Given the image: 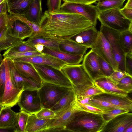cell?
Instances as JSON below:
<instances>
[{
  "label": "cell",
  "mask_w": 132,
  "mask_h": 132,
  "mask_svg": "<svg viewBox=\"0 0 132 132\" xmlns=\"http://www.w3.org/2000/svg\"><path fill=\"white\" fill-rule=\"evenodd\" d=\"M6 58L4 57L0 64V97L3 95L6 80L5 63Z\"/></svg>",
  "instance_id": "f35d334b"
},
{
  "label": "cell",
  "mask_w": 132,
  "mask_h": 132,
  "mask_svg": "<svg viewBox=\"0 0 132 132\" xmlns=\"http://www.w3.org/2000/svg\"><path fill=\"white\" fill-rule=\"evenodd\" d=\"M91 49L98 56L110 64L115 70H118V65L110 44L103 35L100 31L96 42Z\"/></svg>",
  "instance_id": "4fadbf2b"
},
{
  "label": "cell",
  "mask_w": 132,
  "mask_h": 132,
  "mask_svg": "<svg viewBox=\"0 0 132 132\" xmlns=\"http://www.w3.org/2000/svg\"><path fill=\"white\" fill-rule=\"evenodd\" d=\"M5 63L6 80L4 91L0 97V104L4 107H12L16 105L23 91L16 87L13 84L10 75L6 58Z\"/></svg>",
  "instance_id": "ba28073f"
},
{
  "label": "cell",
  "mask_w": 132,
  "mask_h": 132,
  "mask_svg": "<svg viewBox=\"0 0 132 132\" xmlns=\"http://www.w3.org/2000/svg\"><path fill=\"white\" fill-rule=\"evenodd\" d=\"M76 101L80 111L100 114H102L106 113L104 111L95 106L91 105L81 104Z\"/></svg>",
  "instance_id": "7bdbcfd3"
},
{
  "label": "cell",
  "mask_w": 132,
  "mask_h": 132,
  "mask_svg": "<svg viewBox=\"0 0 132 132\" xmlns=\"http://www.w3.org/2000/svg\"><path fill=\"white\" fill-rule=\"evenodd\" d=\"M90 102L91 105L104 111L106 113L114 109L122 108L106 101L93 97L90 100Z\"/></svg>",
  "instance_id": "8d00e7d4"
},
{
  "label": "cell",
  "mask_w": 132,
  "mask_h": 132,
  "mask_svg": "<svg viewBox=\"0 0 132 132\" xmlns=\"http://www.w3.org/2000/svg\"><path fill=\"white\" fill-rule=\"evenodd\" d=\"M120 11L123 15L127 19L132 20V8L123 7L120 9Z\"/></svg>",
  "instance_id": "f907efd6"
},
{
  "label": "cell",
  "mask_w": 132,
  "mask_h": 132,
  "mask_svg": "<svg viewBox=\"0 0 132 132\" xmlns=\"http://www.w3.org/2000/svg\"><path fill=\"white\" fill-rule=\"evenodd\" d=\"M64 3H74L85 4H92L100 0H63Z\"/></svg>",
  "instance_id": "681fc988"
},
{
  "label": "cell",
  "mask_w": 132,
  "mask_h": 132,
  "mask_svg": "<svg viewBox=\"0 0 132 132\" xmlns=\"http://www.w3.org/2000/svg\"><path fill=\"white\" fill-rule=\"evenodd\" d=\"M75 94L73 88L50 109L56 116L69 108L75 102Z\"/></svg>",
  "instance_id": "cb8c5ba5"
},
{
  "label": "cell",
  "mask_w": 132,
  "mask_h": 132,
  "mask_svg": "<svg viewBox=\"0 0 132 132\" xmlns=\"http://www.w3.org/2000/svg\"><path fill=\"white\" fill-rule=\"evenodd\" d=\"M92 97L93 96H90L81 99H77L76 98L75 100L76 102L81 104L91 105V104L90 102V101Z\"/></svg>",
  "instance_id": "f5cc1de1"
},
{
  "label": "cell",
  "mask_w": 132,
  "mask_h": 132,
  "mask_svg": "<svg viewBox=\"0 0 132 132\" xmlns=\"http://www.w3.org/2000/svg\"><path fill=\"white\" fill-rule=\"evenodd\" d=\"M105 122L102 114L79 111L65 127V131L100 132Z\"/></svg>",
  "instance_id": "7a4b0ae2"
},
{
  "label": "cell",
  "mask_w": 132,
  "mask_h": 132,
  "mask_svg": "<svg viewBox=\"0 0 132 132\" xmlns=\"http://www.w3.org/2000/svg\"><path fill=\"white\" fill-rule=\"evenodd\" d=\"M79 111L80 110L75 100L69 108L51 119L44 132L65 131L66 126L75 113Z\"/></svg>",
  "instance_id": "9c48e42d"
},
{
  "label": "cell",
  "mask_w": 132,
  "mask_h": 132,
  "mask_svg": "<svg viewBox=\"0 0 132 132\" xmlns=\"http://www.w3.org/2000/svg\"><path fill=\"white\" fill-rule=\"evenodd\" d=\"M3 59L2 56L0 52V64L2 61Z\"/></svg>",
  "instance_id": "91938a15"
},
{
  "label": "cell",
  "mask_w": 132,
  "mask_h": 132,
  "mask_svg": "<svg viewBox=\"0 0 132 132\" xmlns=\"http://www.w3.org/2000/svg\"><path fill=\"white\" fill-rule=\"evenodd\" d=\"M60 51L69 53L84 55L89 48L81 45L71 39L63 40L59 44Z\"/></svg>",
  "instance_id": "603a6c76"
},
{
  "label": "cell",
  "mask_w": 132,
  "mask_h": 132,
  "mask_svg": "<svg viewBox=\"0 0 132 132\" xmlns=\"http://www.w3.org/2000/svg\"><path fill=\"white\" fill-rule=\"evenodd\" d=\"M93 98L105 101L121 108L131 112L132 101L128 95L106 93L93 96Z\"/></svg>",
  "instance_id": "e0dca14e"
},
{
  "label": "cell",
  "mask_w": 132,
  "mask_h": 132,
  "mask_svg": "<svg viewBox=\"0 0 132 132\" xmlns=\"http://www.w3.org/2000/svg\"><path fill=\"white\" fill-rule=\"evenodd\" d=\"M124 65L126 72L132 76V52L125 55Z\"/></svg>",
  "instance_id": "bcb514c9"
},
{
  "label": "cell",
  "mask_w": 132,
  "mask_h": 132,
  "mask_svg": "<svg viewBox=\"0 0 132 132\" xmlns=\"http://www.w3.org/2000/svg\"><path fill=\"white\" fill-rule=\"evenodd\" d=\"M23 15L28 20L40 26L43 15L42 0H33Z\"/></svg>",
  "instance_id": "44dd1931"
},
{
  "label": "cell",
  "mask_w": 132,
  "mask_h": 132,
  "mask_svg": "<svg viewBox=\"0 0 132 132\" xmlns=\"http://www.w3.org/2000/svg\"><path fill=\"white\" fill-rule=\"evenodd\" d=\"M103 0H100L99 1H103Z\"/></svg>",
  "instance_id": "be15d7a7"
},
{
  "label": "cell",
  "mask_w": 132,
  "mask_h": 132,
  "mask_svg": "<svg viewBox=\"0 0 132 132\" xmlns=\"http://www.w3.org/2000/svg\"><path fill=\"white\" fill-rule=\"evenodd\" d=\"M38 90H26L22 92L17 104L20 110L32 115L42 109Z\"/></svg>",
  "instance_id": "8fae6325"
},
{
  "label": "cell",
  "mask_w": 132,
  "mask_h": 132,
  "mask_svg": "<svg viewBox=\"0 0 132 132\" xmlns=\"http://www.w3.org/2000/svg\"><path fill=\"white\" fill-rule=\"evenodd\" d=\"M82 61L83 67L93 81L105 76L100 68L98 56L92 49L85 54Z\"/></svg>",
  "instance_id": "2e32d148"
},
{
  "label": "cell",
  "mask_w": 132,
  "mask_h": 132,
  "mask_svg": "<svg viewBox=\"0 0 132 132\" xmlns=\"http://www.w3.org/2000/svg\"><path fill=\"white\" fill-rule=\"evenodd\" d=\"M93 26L83 16L60 9L52 12L46 11L43 15L40 26L45 34L44 37L60 42Z\"/></svg>",
  "instance_id": "6da1fadb"
},
{
  "label": "cell",
  "mask_w": 132,
  "mask_h": 132,
  "mask_svg": "<svg viewBox=\"0 0 132 132\" xmlns=\"http://www.w3.org/2000/svg\"><path fill=\"white\" fill-rule=\"evenodd\" d=\"M99 31L102 33L110 44L118 65V70L125 72L124 65L125 54L121 48L119 42L120 32L102 24Z\"/></svg>",
  "instance_id": "52a82bcc"
},
{
  "label": "cell",
  "mask_w": 132,
  "mask_h": 132,
  "mask_svg": "<svg viewBox=\"0 0 132 132\" xmlns=\"http://www.w3.org/2000/svg\"><path fill=\"white\" fill-rule=\"evenodd\" d=\"M7 59L11 79L16 87L24 90H38L41 87L42 84L20 74L15 67L12 61L10 59Z\"/></svg>",
  "instance_id": "7c38bea8"
},
{
  "label": "cell",
  "mask_w": 132,
  "mask_h": 132,
  "mask_svg": "<svg viewBox=\"0 0 132 132\" xmlns=\"http://www.w3.org/2000/svg\"><path fill=\"white\" fill-rule=\"evenodd\" d=\"M12 61L16 69L20 74L42 84L43 81L30 64Z\"/></svg>",
  "instance_id": "7402d4cb"
},
{
  "label": "cell",
  "mask_w": 132,
  "mask_h": 132,
  "mask_svg": "<svg viewBox=\"0 0 132 132\" xmlns=\"http://www.w3.org/2000/svg\"><path fill=\"white\" fill-rule=\"evenodd\" d=\"M42 52L55 57L69 65L79 64L82 61L83 57V55L74 54L54 50L44 46Z\"/></svg>",
  "instance_id": "ffe728a7"
},
{
  "label": "cell",
  "mask_w": 132,
  "mask_h": 132,
  "mask_svg": "<svg viewBox=\"0 0 132 132\" xmlns=\"http://www.w3.org/2000/svg\"><path fill=\"white\" fill-rule=\"evenodd\" d=\"M10 59L13 61L48 65L59 70L67 64L60 60L45 53L42 55Z\"/></svg>",
  "instance_id": "5bb4252c"
},
{
  "label": "cell",
  "mask_w": 132,
  "mask_h": 132,
  "mask_svg": "<svg viewBox=\"0 0 132 132\" xmlns=\"http://www.w3.org/2000/svg\"><path fill=\"white\" fill-rule=\"evenodd\" d=\"M9 33L0 39V52L4 50H10L23 42L22 40L11 36Z\"/></svg>",
  "instance_id": "836d02e7"
},
{
  "label": "cell",
  "mask_w": 132,
  "mask_h": 132,
  "mask_svg": "<svg viewBox=\"0 0 132 132\" xmlns=\"http://www.w3.org/2000/svg\"><path fill=\"white\" fill-rule=\"evenodd\" d=\"M9 17L7 12L0 15V32L6 26H8Z\"/></svg>",
  "instance_id": "c3c4849f"
},
{
  "label": "cell",
  "mask_w": 132,
  "mask_h": 132,
  "mask_svg": "<svg viewBox=\"0 0 132 132\" xmlns=\"http://www.w3.org/2000/svg\"><path fill=\"white\" fill-rule=\"evenodd\" d=\"M124 7L132 8V0H128Z\"/></svg>",
  "instance_id": "9f6ffc18"
},
{
  "label": "cell",
  "mask_w": 132,
  "mask_h": 132,
  "mask_svg": "<svg viewBox=\"0 0 132 132\" xmlns=\"http://www.w3.org/2000/svg\"><path fill=\"white\" fill-rule=\"evenodd\" d=\"M120 9L116 8L99 11L97 19L101 24L119 32L128 30L132 20L124 16Z\"/></svg>",
  "instance_id": "5b68a950"
},
{
  "label": "cell",
  "mask_w": 132,
  "mask_h": 132,
  "mask_svg": "<svg viewBox=\"0 0 132 132\" xmlns=\"http://www.w3.org/2000/svg\"><path fill=\"white\" fill-rule=\"evenodd\" d=\"M17 113L11 107H4L0 113V127L14 126Z\"/></svg>",
  "instance_id": "f546056e"
},
{
  "label": "cell",
  "mask_w": 132,
  "mask_h": 132,
  "mask_svg": "<svg viewBox=\"0 0 132 132\" xmlns=\"http://www.w3.org/2000/svg\"><path fill=\"white\" fill-rule=\"evenodd\" d=\"M23 42L26 44L33 47L35 45L40 44L48 48L60 51L59 42L53 39L43 36H32L29 38L27 40L23 41Z\"/></svg>",
  "instance_id": "484cf974"
},
{
  "label": "cell",
  "mask_w": 132,
  "mask_h": 132,
  "mask_svg": "<svg viewBox=\"0 0 132 132\" xmlns=\"http://www.w3.org/2000/svg\"><path fill=\"white\" fill-rule=\"evenodd\" d=\"M8 15V26L14 21L19 20L27 24L31 29L33 32L32 36H45V35L40 27L28 20L23 15L9 14Z\"/></svg>",
  "instance_id": "f1b7e54d"
},
{
  "label": "cell",
  "mask_w": 132,
  "mask_h": 132,
  "mask_svg": "<svg viewBox=\"0 0 132 132\" xmlns=\"http://www.w3.org/2000/svg\"><path fill=\"white\" fill-rule=\"evenodd\" d=\"M128 30L132 32V22L131 23L129 26Z\"/></svg>",
  "instance_id": "680465c9"
},
{
  "label": "cell",
  "mask_w": 132,
  "mask_h": 132,
  "mask_svg": "<svg viewBox=\"0 0 132 132\" xmlns=\"http://www.w3.org/2000/svg\"><path fill=\"white\" fill-rule=\"evenodd\" d=\"M126 0H105L98 1L96 5L99 11L110 9L122 8L123 4Z\"/></svg>",
  "instance_id": "d6a6232c"
},
{
  "label": "cell",
  "mask_w": 132,
  "mask_h": 132,
  "mask_svg": "<svg viewBox=\"0 0 132 132\" xmlns=\"http://www.w3.org/2000/svg\"><path fill=\"white\" fill-rule=\"evenodd\" d=\"M60 9L64 11L81 15L87 19L95 27L99 11L96 6L92 4L64 3Z\"/></svg>",
  "instance_id": "30bf717a"
},
{
  "label": "cell",
  "mask_w": 132,
  "mask_h": 132,
  "mask_svg": "<svg viewBox=\"0 0 132 132\" xmlns=\"http://www.w3.org/2000/svg\"><path fill=\"white\" fill-rule=\"evenodd\" d=\"M132 132V125H131L127 127L125 129L124 132Z\"/></svg>",
  "instance_id": "6f0895ef"
},
{
  "label": "cell",
  "mask_w": 132,
  "mask_h": 132,
  "mask_svg": "<svg viewBox=\"0 0 132 132\" xmlns=\"http://www.w3.org/2000/svg\"><path fill=\"white\" fill-rule=\"evenodd\" d=\"M10 50L19 52H26L37 51L34 47L24 43L23 41L22 43L14 46Z\"/></svg>",
  "instance_id": "f6af8a7d"
},
{
  "label": "cell",
  "mask_w": 132,
  "mask_h": 132,
  "mask_svg": "<svg viewBox=\"0 0 132 132\" xmlns=\"http://www.w3.org/2000/svg\"><path fill=\"white\" fill-rule=\"evenodd\" d=\"M6 0H0V5Z\"/></svg>",
  "instance_id": "6125c7cd"
},
{
  "label": "cell",
  "mask_w": 132,
  "mask_h": 132,
  "mask_svg": "<svg viewBox=\"0 0 132 132\" xmlns=\"http://www.w3.org/2000/svg\"><path fill=\"white\" fill-rule=\"evenodd\" d=\"M35 114L38 118L42 120L52 119L55 116V113L51 109L43 108Z\"/></svg>",
  "instance_id": "b9f144b4"
},
{
  "label": "cell",
  "mask_w": 132,
  "mask_h": 132,
  "mask_svg": "<svg viewBox=\"0 0 132 132\" xmlns=\"http://www.w3.org/2000/svg\"><path fill=\"white\" fill-rule=\"evenodd\" d=\"M94 81L95 84L103 90L104 93L124 95H128L127 93L118 88L116 85L106 77H101Z\"/></svg>",
  "instance_id": "d4e9b609"
},
{
  "label": "cell",
  "mask_w": 132,
  "mask_h": 132,
  "mask_svg": "<svg viewBox=\"0 0 132 132\" xmlns=\"http://www.w3.org/2000/svg\"><path fill=\"white\" fill-rule=\"evenodd\" d=\"M30 114L22 110L17 112L14 126L16 132H25L27 122Z\"/></svg>",
  "instance_id": "e575fe53"
},
{
  "label": "cell",
  "mask_w": 132,
  "mask_h": 132,
  "mask_svg": "<svg viewBox=\"0 0 132 132\" xmlns=\"http://www.w3.org/2000/svg\"><path fill=\"white\" fill-rule=\"evenodd\" d=\"M60 70L70 81L75 91L80 90L94 84V81L85 70L82 64H67Z\"/></svg>",
  "instance_id": "3957f363"
},
{
  "label": "cell",
  "mask_w": 132,
  "mask_h": 132,
  "mask_svg": "<svg viewBox=\"0 0 132 132\" xmlns=\"http://www.w3.org/2000/svg\"><path fill=\"white\" fill-rule=\"evenodd\" d=\"M119 89L128 93L132 91V76L127 75L121 79L117 85Z\"/></svg>",
  "instance_id": "74e56055"
},
{
  "label": "cell",
  "mask_w": 132,
  "mask_h": 132,
  "mask_svg": "<svg viewBox=\"0 0 132 132\" xmlns=\"http://www.w3.org/2000/svg\"><path fill=\"white\" fill-rule=\"evenodd\" d=\"M4 108L1 104H0V113L1 112L2 110Z\"/></svg>",
  "instance_id": "94428289"
},
{
  "label": "cell",
  "mask_w": 132,
  "mask_h": 132,
  "mask_svg": "<svg viewBox=\"0 0 132 132\" xmlns=\"http://www.w3.org/2000/svg\"><path fill=\"white\" fill-rule=\"evenodd\" d=\"M44 54L45 53L39 52L37 51L26 52H19L9 50L5 51L3 54V56L4 57L7 58L13 59L42 55Z\"/></svg>",
  "instance_id": "d590c367"
},
{
  "label": "cell",
  "mask_w": 132,
  "mask_h": 132,
  "mask_svg": "<svg viewBox=\"0 0 132 132\" xmlns=\"http://www.w3.org/2000/svg\"><path fill=\"white\" fill-rule=\"evenodd\" d=\"M98 56L99 65L105 77H109L115 70L110 64Z\"/></svg>",
  "instance_id": "ab89813d"
},
{
  "label": "cell",
  "mask_w": 132,
  "mask_h": 132,
  "mask_svg": "<svg viewBox=\"0 0 132 132\" xmlns=\"http://www.w3.org/2000/svg\"><path fill=\"white\" fill-rule=\"evenodd\" d=\"M62 0H47L48 11H54L60 9Z\"/></svg>",
  "instance_id": "7dc6e473"
},
{
  "label": "cell",
  "mask_w": 132,
  "mask_h": 132,
  "mask_svg": "<svg viewBox=\"0 0 132 132\" xmlns=\"http://www.w3.org/2000/svg\"><path fill=\"white\" fill-rule=\"evenodd\" d=\"M33 0H7L9 14H24Z\"/></svg>",
  "instance_id": "83f0119b"
},
{
  "label": "cell",
  "mask_w": 132,
  "mask_h": 132,
  "mask_svg": "<svg viewBox=\"0 0 132 132\" xmlns=\"http://www.w3.org/2000/svg\"><path fill=\"white\" fill-rule=\"evenodd\" d=\"M8 26L9 34L21 40L30 38L33 34L32 29L28 25L19 20L14 21Z\"/></svg>",
  "instance_id": "d6986e66"
},
{
  "label": "cell",
  "mask_w": 132,
  "mask_h": 132,
  "mask_svg": "<svg viewBox=\"0 0 132 132\" xmlns=\"http://www.w3.org/2000/svg\"><path fill=\"white\" fill-rule=\"evenodd\" d=\"M132 125V113L129 112L118 115L106 122L100 132H124Z\"/></svg>",
  "instance_id": "9a60e30c"
},
{
  "label": "cell",
  "mask_w": 132,
  "mask_h": 132,
  "mask_svg": "<svg viewBox=\"0 0 132 132\" xmlns=\"http://www.w3.org/2000/svg\"><path fill=\"white\" fill-rule=\"evenodd\" d=\"M6 0L4 2L0 5V15L3 13L7 12Z\"/></svg>",
  "instance_id": "db71d44e"
},
{
  "label": "cell",
  "mask_w": 132,
  "mask_h": 132,
  "mask_svg": "<svg viewBox=\"0 0 132 132\" xmlns=\"http://www.w3.org/2000/svg\"><path fill=\"white\" fill-rule=\"evenodd\" d=\"M99 33V31L93 26L78 33L71 39L81 45L92 48L96 42Z\"/></svg>",
  "instance_id": "ac0fdd59"
},
{
  "label": "cell",
  "mask_w": 132,
  "mask_h": 132,
  "mask_svg": "<svg viewBox=\"0 0 132 132\" xmlns=\"http://www.w3.org/2000/svg\"><path fill=\"white\" fill-rule=\"evenodd\" d=\"M0 132H16L15 126L0 127Z\"/></svg>",
  "instance_id": "816d5d0a"
},
{
  "label": "cell",
  "mask_w": 132,
  "mask_h": 132,
  "mask_svg": "<svg viewBox=\"0 0 132 132\" xmlns=\"http://www.w3.org/2000/svg\"><path fill=\"white\" fill-rule=\"evenodd\" d=\"M73 88L43 82L38 90L42 108L50 109Z\"/></svg>",
  "instance_id": "277c9868"
},
{
  "label": "cell",
  "mask_w": 132,
  "mask_h": 132,
  "mask_svg": "<svg viewBox=\"0 0 132 132\" xmlns=\"http://www.w3.org/2000/svg\"><path fill=\"white\" fill-rule=\"evenodd\" d=\"M51 119H40L38 118L35 114H30L25 132H44Z\"/></svg>",
  "instance_id": "4316f807"
},
{
  "label": "cell",
  "mask_w": 132,
  "mask_h": 132,
  "mask_svg": "<svg viewBox=\"0 0 132 132\" xmlns=\"http://www.w3.org/2000/svg\"><path fill=\"white\" fill-rule=\"evenodd\" d=\"M34 47L38 51L42 52L44 49V46L42 44H37L34 45Z\"/></svg>",
  "instance_id": "11a10c76"
},
{
  "label": "cell",
  "mask_w": 132,
  "mask_h": 132,
  "mask_svg": "<svg viewBox=\"0 0 132 132\" xmlns=\"http://www.w3.org/2000/svg\"><path fill=\"white\" fill-rule=\"evenodd\" d=\"M129 112V110L124 109L118 108L109 111L102 115L105 122H107L119 115Z\"/></svg>",
  "instance_id": "60d3db41"
},
{
  "label": "cell",
  "mask_w": 132,
  "mask_h": 132,
  "mask_svg": "<svg viewBox=\"0 0 132 132\" xmlns=\"http://www.w3.org/2000/svg\"><path fill=\"white\" fill-rule=\"evenodd\" d=\"M30 64L43 82L65 87H73L70 81L60 70L48 65Z\"/></svg>",
  "instance_id": "8992f818"
},
{
  "label": "cell",
  "mask_w": 132,
  "mask_h": 132,
  "mask_svg": "<svg viewBox=\"0 0 132 132\" xmlns=\"http://www.w3.org/2000/svg\"><path fill=\"white\" fill-rule=\"evenodd\" d=\"M75 92L76 98L79 99L93 96L104 93V91L96 85L94 82L93 84L89 85L80 90Z\"/></svg>",
  "instance_id": "1f68e13d"
},
{
  "label": "cell",
  "mask_w": 132,
  "mask_h": 132,
  "mask_svg": "<svg viewBox=\"0 0 132 132\" xmlns=\"http://www.w3.org/2000/svg\"><path fill=\"white\" fill-rule=\"evenodd\" d=\"M119 42L125 55L132 52V32L127 30L120 32Z\"/></svg>",
  "instance_id": "4dcf8cb0"
},
{
  "label": "cell",
  "mask_w": 132,
  "mask_h": 132,
  "mask_svg": "<svg viewBox=\"0 0 132 132\" xmlns=\"http://www.w3.org/2000/svg\"><path fill=\"white\" fill-rule=\"evenodd\" d=\"M127 75H129L125 72L117 70H115L110 76L107 77L117 85L121 79Z\"/></svg>",
  "instance_id": "ee69618b"
}]
</instances>
